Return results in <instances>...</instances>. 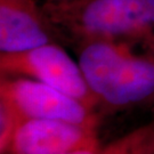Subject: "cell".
<instances>
[{
  "instance_id": "obj_1",
  "label": "cell",
  "mask_w": 154,
  "mask_h": 154,
  "mask_svg": "<svg viewBox=\"0 0 154 154\" xmlns=\"http://www.w3.org/2000/svg\"><path fill=\"white\" fill-rule=\"evenodd\" d=\"M79 65L99 105L112 110L154 102V51L105 39L74 45Z\"/></svg>"
},
{
  "instance_id": "obj_2",
  "label": "cell",
  "mask_w": 154,
  "mask_h": 154,
  "mask_svg": "<svg viewBox=\"0 0 154 154\" xmlns=\"http://www.w3.org/2000/svg\"><path fill=\"white\" fill-rule=\"evenodd\" d=\"M41 8L64 44L105 39L154 51V0H49Z\"/></svg>"
},
{
  "instance_id": "obj_3",
  "label": "cell",
  "mask_w": 154,
  "mask_h": 154,
  "mask_svg": "<svg viewBox=\"0 0 154 154\" xmlns=\"http://www.w3.org/2000/svg\"><path fill=\"white\" fill-rule=\"evenodd\" d=\"M1 77H25L49 85L82 102L90 110L99 106L79 63L60 44H49L21 53H1Z\"/></svg>"
},
{
  "instance_id": "obj_4",
  "label": "cell",
  "mask_w": 154,
  "mask_h": 154,
  "mask_svg": "<svg viewBox=\"0 0 154 154\" xmlns=\"http://www.w3.org/2000/svg\"><path fill=\"white\" fill-rule=\"evenodd\" d=\"M0 104L16 116L18 125L28 119H48L95 127V111L67 94L25 77H1Z\"/></svg>"
},
{
  "instance_id": "obj_5",
  "label": "cell",
  "mask_w": 154,
  "mask_h": 154,
  "mask_svg": "<svg viewBox=\"0 0 154 154\" xmlns=\"http://www.w3.org/2000/svg\"><path fill=\"white\" fill-rule=\"evenodd\" d=\"M95 127L48 119H28L17 126L6 149L11 154H67L97 151Z\"/></svg>"
},
{
  "instance_id": "obj_6",
  "label": "cell",
  "mask_w": 154,
  "mask_h": 154,
  "mask_svg": "<svg viewBox=\"0 0 154 154\" xmlns=\"http://www.w3.org/2000/svg\"><path fill=\"white\" fill-rule=\"evenodd\" d=\"M49 44L63 40L34 0H0L1 53H21Z\"/></svg>"
},
{
  "instance_id": "obj_7",
  "label": "cell",
  "mask_w": 154,
  "mask_h": 154,
  "mask_svg": "<svg viewBox=\"0 0 154 154\" xmlns=\"http://www.w3.org/2000/svg\"><path fill=\"white\" fill-rule=\"evenodd\" d=\"M97 154H154V122L138 127L104 147H98Z\"/></svg>"
},
{
  "instance_id": "obj_8",
  "label": "cell",
  "mask_w": 154,
  "mask_h": 154,
  "mask_svg": "<svg viewBox=\"0 0 154 154\" xmlns=\"http://www.w3.org/2000/svg\"><path fill=\"white\" fill-rule=\"evenodd\" d=\"M67 154H97V151H77Z\"/></svg>"
}]
</instances>
